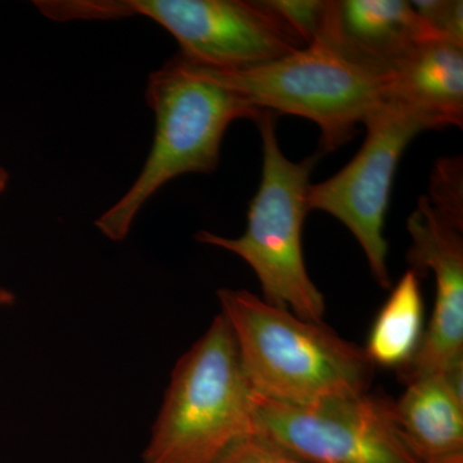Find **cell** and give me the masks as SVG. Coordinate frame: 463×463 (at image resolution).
<instances>
[{
  "label": "cell",
  "instance_id": "1",
  "mask_svg": "<svg viewBox=\"0 0 463 463\" xmlns=\"http://www.w3.org/2000/svg\"><path fill=\"white\" fill-rule=\"evenodd\" d=\"M218 298L255 394L307 405L370 392L376 367L364 347L325 323L298 318L248 289L222 288Z\"/></svg>",
  "mask_w": 463,
  "mask_h": 463
},
{
  "label": "cell",
  "instance_id": "2",
  "mask_svg": "<svg viewBox=\"0 0 463 463\" xmlns=\"http://www.w3.org/2000/svg\"><path fill=\"white\" fill-rule=\"evenodd\" d=\"M146 99L156 121L151 152L132 187L96 221L112 241L128 236L139 210L164 184L183 174L214 172L228 127L240 118L257 123L264 112L225 84L215 69L182 53L149 75Z\"/></svg>",
  "mask_w": 463,
  "mask_h": 463
},
{
  "label": "cell",
  "instance_id": "3",
  "mask_svg": "<svg viewBox=\"0 0 463 463\" xmlns=\"http://www.w3.org/2000/svg\"><path fill=\"white\" fill-rule=\"evenodd\" d=\"M252 395L221 313L174 368L143 462H218L251 435Z\"/></svg>",
  "mask_w": 463,
  "mask_h": 463
},
{
  "label": "cell",
  "instance_id": "4",
  "mask_svg": "<svg viewBox=\"0 0 463 463\" xmlns=\"http://www.w3.org/2000/svg\"><path fill=\"white\" fill-rule=\"evenodd\" d=\"M263 147V170L250 203L248 228L239 239L200 231L196 240L233 252L257 274L263 300L306 321L322 323L325 297L307 273L303 251L307 194L317 156L294 163L283 155L272 112L257 121Z\"/></svg>",
  "mask_w": 463,
  "mask_h": 463
},
{
  "label": "cell",
  "instance_id": "5",
  "mask_svg": "<svg viewBox=\"0 0 463 463\" xmlns=\"http://www.w3.org/2000/svg\"><path fill=\"white\" fill-rule=\"evenodd\" d=\"M41 11L54 21L148 17L178 41L179 53L214 69L255 66L307 47L270 0H45Z\"/></svg>",
  "mask_w": 463,
  "mask_h": 463
},
{
  "label": "cell",
  "instance_id": "6",
  "mask_svg": "<svg viewBox=\"0 0 463 463\" xmlns=\"http://www.w3.org/2000/svg\"><path fill=\"white\" fill-rule=\"evenodd\" d=\"M215 70L259 111L300 116L318 125L322 151L350 141L383 102V79L319 44L255 66Z\"/></svg>",
  "mask_w": 463,
  "mask_h": 463
},
{
  "label": "cell",
  "instance_id": "7",
  "mask_svg": "<svg viewBox=\"0 0 463 463\" xmlns=\"http://www.w3.org/2000/svg\"><path fill=\"white\" fill-rule=\"evenodd\" d=\"M251 435L309 463H421L394 417V399L365 392L316 404L252 395Z\"/></svg>",
  "mask_w": 463,
  "mask_h": 463
},
{
  "label": "cell",
  "instance_id": "8",
  "mask_svg": "<svg viewBox=\"0 0 463 463\" xmlns=\"http://www.w3.org/2000/svg\"><path fill=\"white\" fill-rule=\"evenodd\" d=\"M358 154L327 181L307 188V210H321L345 225L364 250L373 279L392 288L389 245L383 236L390 192L404 149L425 125L401 106L383 99L364 121Z\"/></svg>",
  "mask_w": 463,
  "mask_h": 463
},
{
  "label": "cell",
  "instance_id": "9",
  "mask_svg": "<svg viewBox=\"0 0 463 463\" xmlns=\"http://www.w3.org/2000/svg\"><path fill=\"white\" fill-rule=\"evenodd\" d=\"M413 272H432L435 301L428 330L413 358L399 368L404 385L441 373L463 356V225L457 224L422 196L407 221Z\"/></svg>",
  "mask_w": 463,
  "mask_h": 463
},
{
  "label": "cell",
  "instance_id": "10",
  "mask_svg": "<svg viewBox=\"0 0 463 463\" xmlns=\"http://www.w3.org/2000/svg\"><path fill=\"white\" fill-rule=\"evenodd\" d=\"M441 39L411 2L325 0L313 44L323 45L350 65L386 78L421 43Z\"/></svg>",
  "mask_w": 463,
  "mask_h": 463
},
{
  "label": "cell",
  "instance_id": "11",
  "mask_svg": "<svg viewBox=\"0 0 463 463\" xmlns=\"http://www.w3.org/2000/svg\"><path fill=\"white\" fill-rule=\"evenodd\" d=\"M383 99L416 116L426 130L462 128L463 45L444 39L417 45L383 78Z\"/></svg>",
  "mask_w": 463,
  "mask_h": 463
},
{
  "label": "cell",
  "instance_id": "12",
  "mask_svg": "<svg viewBox=\"0 0 463 463\" xmlns=\"http://www.w3.org/2000/svg\"><path fill=\"white\" fill-rule=\"evenodd\" d=\"M405 386L394 417L413 455L421 463L463 462V401L439 373Z\"/></svg>",
  "mask_w": 463,
  "mask_h": 463
},
{
  "label": "cell",
  "instance_id": "13",
  "mask_svg": "<svg viewBox=\"0 0 463 463\" xmlns=\"http://www.w3.org/2000/svg\"><path fill=\"white\" fill-rule=\"evenodd\" d=\"M422 335L421 282L408 269L374 319L364 352L374 367L399 370L413 358Z\"/></svg>",
  "mask_w": 463,
  "mask_h": 463
},
{
  "label": "cell",
  "instance_id": "14",
  "mask_svg": "<svg viewBox=\"0 0 463 463\" xmlns=\"http://www.w3.org/2000/svg\"><path fill=\"white\" fill-rule=\"evenodd\" d=\"M428 196V194H426ZM429 201L435 209L463 225V167L461 157L440 158L431 174Z\"/></svg>",
  "mask_w": 463,
  "mask_h": 463
},
{
  "label": "cell",
  "instance_id": "15",
  "mask_svg": "<svg viewBox=\"0 0 463 463\" xmlns=\"http://www.w3.org/2000/svg\"><path fill=\"white\" fill-rule=\"evenodd\" d=\"M411 5L441 39L463 45L462 0H416Z\"/></svg>",
  "mask_w": 463,
  "mask_h": 463
},
{
  "label": "cell",
  "instance_id": "16",
  "mask_svg": "<svg viewBox=\"0 0 463 463\" xmlns=\"http://www.w3.org/2000/svg\"><path fill=\"white\" fill-rule=\"evenodd\" d=\"M272 5L286 21L297 30L304 43L312 45L316 42L321 25L323 0H270Z\"/></svg>",
  "mask_w": 463,
  "mask_h": 463
},
{
  "label": "cell",
  "instance_id": "17",
  "mask_svg": "<svg viewBox=\"0 0 463 463\" xmlns=\"http://www.w3.org/2000/svg\"><path fill=\"white\" fill-rule=\"evenodd\" d=\"M216 463H309L288 455L285 450L249 435L242 439Z\"/></svg>",
  "mask_w": 463,
  "mask_h": 463
},
{
  "label": "cell",
  "instance_id": "18",
  "mask_svg": "<svg viewBox=\"0 0 463 463\" xmlns=\"http://www.w3.org/2000/svg\"><path fill=\"white\" fill-rule=\"evenodd\" d=\"M8 179V173L5 172L3 167H0V194H2V192L5 190V187H7Z\"/></svg>",
  "mask_w": 463,
  "mask_h": 463
},
{
  "label": "cell",
  "instance_id": "19",
  "mask_svg": "<svg viewBox=\"0 0 463 463\" xmlns=\"http://www.w3.org/2000/svg\"><path fill=\"white\" fill-rule=\"evenodd\" d=\"M461 463H463V462H461Z\"/></svg>",
  "mask_w": 463,
  "mask_h": 463
}]
</instances>
